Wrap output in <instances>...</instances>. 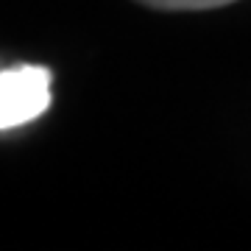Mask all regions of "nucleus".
Here are the masks:
<instances>
[{
  "instance_id": "nucleus-1",
  "label": "nucleus",
  "mask_w": 251,
  "mask_h": 251,
  "mask_svg": "<svg viewBox=\"0 0 251 251\" xmlns=\"http://www.w3.org/2000/svg\"><path fill=\"white\" fill-rule=\"evenodd\" d=\"M53 73L42 64H14L0 73V128L11 131L45 115Z\"/></svg>"
},
{
  "instance_id": "nucleus-2",
  "label": "nucleus",
  "mask_w": 251,
  "mask_h": 251,
  "mask_svg": "<svg viewBox=\"0 0 251 251\" xmlns=\"http://www.w3.org/2000/svg\"><path fill=\"white\" fill-rule=\"evenodd\" d=\"M137 3L151 6V9H162V11H206V9L229 6L234 0H137Z\"/></svg>"
}]
</instances>
